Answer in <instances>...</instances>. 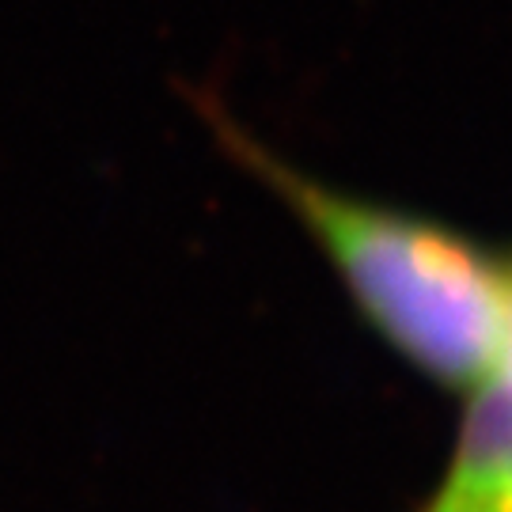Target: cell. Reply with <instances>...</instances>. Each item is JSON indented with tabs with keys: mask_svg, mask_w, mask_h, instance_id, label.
Wrapping results in <instances>:
<instances>
[{
	"mask_svg": "<svg viewBox=\"0 0 512 512\" xmlns=\"http://www.w3.org/2000/svg\"><path fill=\"white\" fill-rule=\"evenodd\" d=\"M194 107L228 160L293 209L387 346L444 387L478 391L490 380L512 304L509 258L444 224L349 198L296 171L209 95H194Z\"/></svg>",
	"mask_w": 512,
	"mask_h": 512,
	"instance_id": "obj_1",
	"label": "cell"
},
{
	"mask_svg": "<svg viewBox=\"0 0 512 512\" xmlns=\"http://www.w3.org/2000/svg\"><path fill=\"white\" fill-rule=\"evenodd\" d=\"M421 512H512V391L478 387L452 463Z\"/></svg>",
	"mask_w": 512,
	"mask_h": 512,
	"instance_id": "obj_2",
	"label": "cell"
},
{
	"mask_svg": "<svg viewBox=\"0 0 512 512\" xmlns=\"http://www.w3.org/2000/svg\"><path fill=\"white\" fill-rule=\"evenodd\" d=\"M486 384L512 391V304H509V319H505V338H501V349H497V365Z\"/></svg>",
	"mask_w": 512,
	"mask_h": 512,
	"instance_id": "obj_3",
	"label": "cell"
}]
</instances>
